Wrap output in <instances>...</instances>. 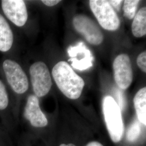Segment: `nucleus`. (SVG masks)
Returning <instances> with one entry per match:
<instances>
[{"instance_id":"obj_22","label":"nucleus","mask_w":146,"mask_h":146,"mask_svg":"<svg viewBox=\"0 0 146 146\" xmlns=\"http://www.w3.org/2000/svg\"><path fill=\"white\" fill-rule=\"evenodd\" d=\"M60 146H76L73 143H69V144H61Z\"/></svg>"},{"instance_id":"obj_2","label":"nucleus","mask_w":146,"mask_h":146,"mask_svg":"<svg viewBox=\"0 0 146 146\" xmlns=\"http://www.w3.org/2000/svg\"><path fill=\"white\" fill-rule=\"evenodd\" d=\"M0 72L13 97L22 95L28 91L29 84L26 73L14 58L6 56L3 58Z\"/></svg>"},{"instance_id":"obj_19","label":"nucleus","mask_w":146,"mask_h":146,"mask_svg":"<svg viewBox=\"0 0 146 146\" xmlns=\"http://www.w3.org/2000/svg\"><path fill=\"white\" fill-rule=\"evenodd\" d=\"M110 5H111L113 8L115 9V10L117 11H120L121 5L122 2H123V1H118V0H114V1H108Z\"/></svg>"},{"instance_id":"obj_5","label":"nucleus","mask_w":146,"mask_h":146,"mask_svg":"<svg viewBox=\"0 0 146 146\" xmlns=\"http://www.w3.org/2000/svg\"><path fill=\"white\" fill-rule=\"evenodd\" d=\"M89 5L103 28L108 31H115L119 28V18L108 1L91 0L89 1Z\"/></svg>"},{"instance_id":"obj_12","label":"nucleus","mask_w":146,"mask_h":146,"mask_svg":"<svg viewBox=\"0 0 146 146\" xmlns=\"http://www.w3.org/2000/svg\"><path fill=\"white\" fill-rule=\"evenodd\" d=\"M14 46V34L8 21L0 13V52L7 54Z\"/></svg>"},{"instance_id":"obj_20","label":"nucleus","mask_w":146,"mask_h":146,"mask_svg":"<svg viewBox=\"0 0 146 146\" xmlns=\"http://www.w3.org/2000/svg\"><path fill=\"white\" fill-rule=\"evenodd\" d=\"M41 2L46 6L53 7L54 5H58L59 2H61V1L60 0H42Z\"/></svg>"},{"instance_id":"obj_4","label":"nucleus","mask_w":146,"mask_h":146,"mask_svg":"<svg viewBox=\"0 0 146 146\" xmlns=\"http://www.w3.org/2000/svg\"><path fill=\"white\" fill-rule=\"evenodd\" d=\"M29 74L34 95L38 98L48 94L52 86V80L47 64L42 61L33 63Z\"/></svg>"},{"instance_id":"obj_7","label":"nucleus","mask_w":146,"mask_h":146,"mask_svg":"<svg viewBox=\"0 0 146 146\" xmlns=\"http://www.w3.org/2000/svg\"><path fill=\"white\" fill-rule=\"evenodd\" d=\"M73 23L75 29L90 44L99 45L103 41L102 31L96 23L88 17L82 15L76 16L73 19Z\"/></svg>"},{"instance_id":"obj_3","label":"nucleus","mask_w":146,"mask_h":146,"mask_svg":"<svg viewBox=\"0 0 146 146\" xmlns=\"http://www.w3.org/2000/svg\"><path fill=\"white\" fill-rule=\"evenodd\" d=\"M102 108L110 137L114 142H119L121 140L124 133V125L120 107L113 98L106 96L103 100Z\"/></svg>"},{"instance_id":"obj_8","label":"nucleus","mask_w":146,"mask_h":146,"mask_svg":"<svg viewBox=\"0 0 146 146\" xmlns=\"http://www.w3.org/2000/svg\"><path fill=\"white\" fill-rule=\"evenodd\" d=\"M114 76L115 82L121 89H126L133 80V71L131 60L125 54L118 55L113 62Z\"/></svg>"},{"instance_id":"obj_10","label":"nucleus","mask_w":146,"mask_h":146,"mask_svg":"<svg viewBox=\"0 0 146 146\" xmlns=\"http://www.w3.org/2000/svg\"><path fill=\"white\" fill-rule=\"evenodd\" d=\"M68 54L70 56L72 66L79 70L88 69L93 66L94 58L91 52L83 42H80L74 46L68 48Z\"/></svg>"},{"instance_id":"obj_16","label":"nucleus","mask_w":146,"mask_h":146,"mask_svg":"<svg viewBox=\"0 0 146 146\" xmlns=\"http://www.w3.org/2000/svg\"><path fill=\"white\" fill-rule=\"evenodd\" d=\"M139 2L140 1L139 0L125 1L123 5L125 16L129 20L133 19L135 15L136 11Z\"/></svg>"},{"instance_id":"obj_14","label":"nucleus","mask_w":146,"mask_h":146,"mask_svg":"<svg viewBox=\"0 0 146 146\" xmlns=\"http://www.w3.org/2000/svg\"><path fill=\"white\" fill-rule=\"evenodd\" d=\"M133 34L136 37H141L146 34V8L142 7L137 12L131 25Z\"/></svg>"},{"instance_id":"obj_13","label":"nucleus","mask_w":146,"mask_h":146,"mask_svg":"<svg viewBox=\"0 0 146 146\" xmlns=\"http://www.w3.org/2000/svg\"><path fill=\"white\" fill-rule=\"evenodd\" d=\"M134 104L140 122L146 125V88L140 89L134 97Z\"/></svg>"},{"instance_id":"obj_15","label":"nucleus","mask_w":146,"mask_h":146,"mask_svg":"<svg viewBox=\"0 0 146 146\" xmlns=\"http://www.w3.org/2000/svg\"><path fill=\"white\" fill-rule=\"evenodd\" d=\"M141 131V125L140 121L135 120L128 129L127 133V139L129 142L135 141L140 136Z\"/></svg>"},{"instance_id":"obj_9","label":"nucleus","mask_w":146,"mask_h":146,"mask_svg":"<svg viewBox=\"0 0 146 146\" xmlns=\"http://www.w3.org/2000/svg\"><path fill=\"white\" fill-rule=\"evenodd\" d=\"M23 116L35 128H43L48 124L47 117L41 109L39 99L34 94L30 95L27 98Z\"/></svg>"},{"instance_id":"obj_21","label":"nucleus","mask_w":146,"mask_h":146,"mask_svg":"<svg viewBox=\"0 0 146 146\" xmlns=\"http://www.w3.org/2000/svg\"><path fill=\"white\" fill-rule=\"evenodd\" d=\"M86 146H104L101 143L96 141H92L88 143Z\"/></svg>"},{"instance_id":"obj_11","label":"nucleus","mask_w":146,"mask_h":146,"mask_svg":"<svg viewBox=\"0 0 146 146\" xmlns=\"http://www.w3.org/2000/svg\"><path fill=\"white\" fill-rule=\"evenodd\" d=\"M11 94L0 72V115L7 123L11 121V113L14 116V104Z\"/></svg>"},{"instance_id":"obj_17","label":"nucleus","mask_w":146,"mask_h":146,"mask_svg":"<svg viewBox=\"0 0 146 146\" xmlns=\"http://www.w3.org/2000/svg\"><path fill=\"white\" fill-rule=\"evenodd\" d=\"M137 64L141 70L145 73L146 72V51L141 52L137 58Z\"/></svg>"},{"instance_id":"obj_18","label":"nucleus","mask_w":146,"mask_h":146,"mask_svg":"<svg viewBox=\"0 0 146 146\" xmlns=\"http://www.w3.org/2000/svg\"><path fill=\"white\" fill-rule=\"evenodd\" d=\"M116 96L117 102H116L120 107V110H123L125 107V99L123 93L120 90H117L116 92Z\"/></svg>"},{"instance_id":"obj_1","label":"nucleus","mask_w":146,"mask_h":146,"mask_svg":"<svg viewBox=\"0 0 146 146\" xmlns=\"http://www.w3.org/2000/svg\"><path fill=\"white\" fill-rule=\"evenodd\" d=\"M52 76L58 88L68 98L78 99L82 92L84 81L68 63L60 61L52 68Z\"/></svg>"},{"instance_id":"obj_6","label":"nucleus","mask_w":146,"mask_h":146,"mask_svg":"<svg viewBox=\"0 0 146 146\" xmlns=\"http://www.w3.org/2000/svg\"><path fill=\"white\" fill-rule=\"evenodd\" d=\"M1 7L5 19L14 26L21 28L26 24L28 14L25 1L2 0Z\"/></svg>"}]
</instances>
